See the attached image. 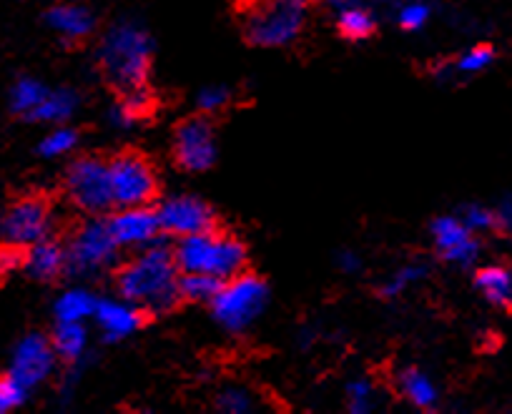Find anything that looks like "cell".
I'll list each match as a JSON object with an SVG mask.
<instances>
[{"mask_svg":"<svg viewBox=\"0 0 512 414\" xmlns=\"http://www.w3.org/2000/svg\"><path fill=\"white\" fill-rule=\"evenodd\" d=\"M78 146V131L68 126H56L38 141V154L43 159H61Z\"/></svg>","mask_w":512,"mask_h":414,"instance_id":"obj_28","label":"cell"},{"mask_svg":"<svg viewBox=\"0 0 512 414\" xmlns=\"http://www.w3.org/2000/svg\"><path fill=\"white\" fill-rule=\"evenodd\" d=\"M425 276H427L425 261H410V264H402L400 269H395L390 276H387V279H384V284L379 287V294H382L384 299L402 297L407 289H412L415 284H420Z\"/></svg>","mask_w":512,"mask_h":414,"instance_id":"obj_26","label":"cell"},{"mask_svg":"<svg viewBox=\"0 0 512 414\" xmlns=\"http://www.w3.org/2000/svg\"><path fill=\"white\" fill-rule=\"evenodd\" d=\"M327 3H334L337 8H342V6H349V3H354V0H327Z\"/></svg>","mask_w":512,"mask_h":414,"instance_id":"obj_38","label":"cell"},{"mask_svg":"<svg viewBox=\"0 0 512 414\" xmlns=\"http://www.w3.org/2000/svg\"><path fill=\"white\" fill-rule=\"evenodd\" d=\"M475 287L492 307H512V271L505 266H485L475 274Z\"/></svg>","mask_w":512,"mask_h":414,"instance_id":"obj_19","label":"cell"},{"mask_svg":"<svg viewBox=\"0 0 512 414\" xmlns=\"http://www.w3.org/2000/svg\"><path fill=\"white\" fill-rule=\"evenodd\" d=\"M118 297L161 317L181 302V269L169 244L156 239L118 269Z\"/></svg>","mask_w":512,"mask_h":414,"instance_id":"obj_1","label":"cell"},{"mask_svg":"<svg viewBox=\"0 0 512 414\" xmlns=\"http://www.w3.org/2000/svg\"><path fill=\"white\" fill-rule=\"evenodd\" d=\"M23 271L36 282H53L63 271H68L66 246L58 244L53 236L28 246L23 251Z\"/></svg>","mask_w":512,"mask_h":414,"instance_id":"obj_16","label":"cell"},{"mask_svg":"<svg viewBox=\"0 0 512 414\" xmlns=\"http://www.w3.org/2000/svg\"><path fill=\"white\" fill-rule=\"evenodd\" d=\"M51 342L56 347L58 359L78 364L88 349V332L83 327V322H56Z\"/></svg>","mask_w":512,"mask_h":414,"instance_id":"obj_22","label":"cell"},{"mask_svg":"<svg viewBox=\"0 0 512 414\" xmlns=\"http://www.w3.org/2000/svg\"><path fill=\"white\" fill-rule=\"evenodd\" d=\"M337 28L349 41H364L374 33V16L367 8L349 3V6L337 8Z\"/></svg>","mask_w":512,"mask_h":414,"instance_id":"obj_25","label":"cell"},{"mask_svg":"<svg viewBox=\"0 0 512 414\" xmlns=\"http://www.w3.org/2000/svg\"><path fill=\"white\" fill-rule=\"evenodd\" d=\"M492 61H495V51H492L490 46H485V43H480V46H472L467 48L465 53H460L450 66L435 68V76L450 78L455 76V73L457 76H477V73H482L485 68H490Z\"/></svg>","mask_w":512,"mask_h":414,"instance_id":"obj_23","label":"cell"},{"mask_svg":"<svg viewBox=\"0 0 512 414\" xmlns=\"http://www.w3.org/2000/svg\"><path fill=\"white\" fill-rule=\"evenodd\" d=\"M397 389L417 409H435L437 402H440L437 384L432 382L430 374L417 367H407L397 374Z\"/></svg>","mask_w":512,"mask_h":414,"instance_id":"obj_18","label":"cell"},{"mask_svg":"<svg viewBox=\"0 0 512 414\" xmlns=\"http://www.w3.org/2000/svg\"><path fill=\"white\" fill-rule=\"evenodd\" d=\"M161 231L174 239L214 229V209L201 196L174 194L159 204Z\"/></svg>","mask_w":512,"mask_h":414,"instance_id":"obj_11","label":"cell"},{"mask_svg":"<svg viewBox=\"0 0 512 414\" xmlns=\"http://www.w3.org/2000/svg\"><path fill=\"white\" fill-rule=\"evenodd\" d=\"M48 88L43 86L38 78L23 76L18 78L16 83L11 86V93H8V103H11V111L18 113L23 118H31V113L46 101Z\"/></svg>","mask_w":512,"mask_h":414,"instance_id":"obj_24","label":"cell"},{"mask_svg":"<svg viewBox=\"0 0 512 414\" xmlns=\"http://www.w3.org/2000/svg\"><path fill=\"white\" fill-rule=\"evenodd\" d=\"M462 219H465V224L470 226L475 234H482V231H490V229H497V219H495V211L487 209V206L482 204H470L462 209Z\"/></svg>","mask_w":512,"mask_h":414,"instance_id":"obj_34","label":"cell"},{"mask_svg":"<svg viewBox=\"0 0 512 414\" xmlns=\"http://www.w3.org/2000/svg\"><path fill=\"white\" fill-rule=\"evenodd\" d=\"M98 66L106 81L118 91L146 86L154 58V41L144 23L123 18L106 28L96 48Z\"/></svg>","mask_w":512,"mask_h":414,"instance_id":"obj_2","label":"cell"},{"mask_svg":"<svg viewBox=\"0 0 512 414\" xmlns=\"http://www.w3.org/2000/svg\"><path fill=\"white\" fill-rule=\"evenodd\" d=\"M231 101L229 88L221 86V83H211V86H204L199 93H196V106L204 113H216Z\"/></svg>","mask_w":512,"mask_h":414,"instance_id":"obj_33","label":"cell"},{"mask_svg":"<svg viewBox=\"0 0 512 414\" xmlns=\"http://www.w3.org/2000/svg\"><path fill=\"white\" fill-rule=\"evenodd\" d=\"M46 23L63 41L78 43L91 36L96 28V16L83 3H56L46 11Z\"/></svg>","mask_w":512,"mask_h":414,"instance_id":"obj_17","label":"cell"},{"mask_svg":"<svg viewBox=\"0 0 512 414\" xmlns=\"http://www.w3.org/2000/svg\"><path fill=\"white\" fill-rule=\"evenodd\" d=\"M269 304V287L254 274H236L221 284L219 294L209 302L211 317L221 329L241 334L254 327Z\"/></svg>","mask_w":512,"mask_h":414,"instance_id":"obj_5","label":"cell"},{"mask_svg":"<svg viewBox=\"0 0 512 414\" xmlns=\"http://www.w3.org/2000/svg\"><path fill=\"white\" fill-rule=\"evenodd\" d=\"M106 118H108V123L116 128V131H128V128H134L136 121H139V116H136V113L131 111V108H128L123 101H118L116 106L108 108Z\"/></svg>","mask_w":512,"mask_h":414,"instance_id":"obj_35","label":"cell"},{"mask_svg":"<svg viewBox=\"0 0 512 414\" xmlns=\"http://www.w3.org/2000/svg\"><path fill=\"white\" fill-rule=\"evenodd\" d=\"M78 111V93L71 88H56V91H48L46 101L31 113L28 121L36 123H48V126H61L63 121L73 118V113Z\"/></svg>","mask_w":512,"mask_h":414,"instance_id":"obj_21","label":"cell"},{"mask_svg":"<svg viewBox=\"0 0 512 414\" xmlns=\"http://www.w3.org/2000/svg\"><path fill=\"white\" fill-rule=\"evenodd\" d=\"M98 302L101 299L93 297L88 289L71 287L56 299L53 314H56V322H86V319H91L96 314Z\"/></svg>","mask_w":512,"mask_h":414,"instance_id":"obj_20","label":"cell"},{"mask_svg":"<svg viewBox=\"0 0 512 414\" xmlns=\"http://www.w3.org/2000/svg\"><path fill=\"white\" fill-rule=\"evenodd\" d=\"M495 219H497V229H500L502 234L512 236V196H507V199L500 201V206L495 209Z\"/></svg>","mask_w":512,"mask_h":414,"instance_id":"obj_36","label":"cell"},{"mask_svg":"<svg viewBox=\"0 0 512 414\" xmlns=\"http://www.w3.org/2000/svg\"><path fill=\"white\" fill-rule=\"evenodd\" d=\"M118 251H121V244L113 236L108 219L91 216L68 236V274L78 276V279L101 274L108 266H113V261L118 259Z\"/></svg>","mask_w":512,"mask_h":414,"instance_id":"obj_6","label":"cell"},{"mask_svg":"<svg viewBox=\"0 0 512 414\" xmlns=\"http://www.w3.org/2000/svg\"><path fill=\"white\" fill-rule=\"evenodd\" d=\"M31 392V387H26L21 379L11 377V374L6 372V377L0 379V412L8 414L13 412V409L23 407V404L28 402V394Z\"/></svg>","mask_w":512,"mask_h":414,"instance_id":"obj_32","label":"cell"},{"mask_svg":"<svg viewBox=\"0 0 512 414\" xmlns=\"http://www.w3.org/2000/svg\"><path fill=\"white\" fill-rule=\"evenodd\" d=\"M307 16L309 0H251L241 26L251 46L282 48L297 41Z\"/></svg>","mask_w":512,"mask_h":414,"instance_id":"obj_3","label":"cell"},{"mask_svg":"<svg viewBox=\"0 0 512 414\" xmlns=\"http://www.w3.org/2000/svg\"><path fill=\"white\" fill-rule=\"evenodd\" d=\"M63 194L68 204L88 216H101L103 211L113 209V186L108 161L96 156H81L73 161L63 176Z\"/></svg>","mask_w":512,"mask_h":414,"instance_id":"obj_7","label":"cell"},{"mask_svg":"<svg viewBox=\"0 0 512 414\" xmlns=\"http://www.w3.org/2000/svg\"><path fill=\"white\" fill-rule=\"evenodd\" d=\"M108 226L121 249H144L164 234L159 211L149 206H118L116 214L108 216Z\"/></svg>","mask_w":512,"mask_h":414,"instance_id":"obj_14","label":"cell"},{"mask_svg":"<svg viewBox=\"0 0 512 414\" xmlns=\"http://www.w3.org/2000/svg\"><path fill=\"white\" fill-rule=\"evenodd\" d=\"M221 284L224 282L219 276L201 274V271H181V297L186 302L209 304L219 294Z\"/></svg>","mask_w":512,"mask_h":414,"instance_id":"obj_27","label":"cell"},{"mask_svg":"<svg viewBox=\"0 0 512 414\" xmlns=\"http://www.w3.org/2000/svg\"><path fill=\"white\" fill-rule=\"evenodd\" d=\"M116 206H149L159 194V176L141 154H118L108 161Z\"/></svg>","mask_w":512,"mask_h":414,"instance_id":"obj_9","label":"cell"},{"mask_svg":"<svg viewBox=\"0 0 512 414\" xmlns=\"http://www.w3.org/2000/svg\"><path fill=\"white\" fill-rule=\"evenodd\" d=\"M53 206L41 196H26V199L13 201L3 214L0 234L6 246L26 251L28 246L48 239L53 231Z\"/></svg>","mask_w":512,"mask_h":414,"instance_id":"obj_8","label":"cell"},{"mask_svg":"<svg viewBox=\"0 0 512 414\" xmlns=\"http://www.w3.org/2000/svg\"><path fill=\"white\" fill-rule=\"evenodd\" d=\"M337 266L339 271H344V274H357V271L362 269V259H359L354 251H339Z\"/></svg>","mask_w":512,"mask_h":414,"instance_id":"obj_37","label":"cell"},{"mask_svg":"<svg viewBox=\"0 0 512 414\" xmlns=\"http://www.w3.org/2000/svg\"><path fill=\"white\" fill-rule=\"evenodd\" d=\"M174 254L181 271H201V274L219 276L221 282L241 274L246 264L244 244L214 229L179 239Z\"/></svg>","mask_w":512,"mask_h":414,"instance_id":"obj_4","label":"cell"},{"mask_svg":"<svg viewBox=\"0 0 512 414\" xmlns=\"http://www.w3.org/2000/svg\"><path fill=\"white\" fill-rule=\"evenodd\" d=\"M377 407V387L369 379L359 377L347 384V409L354 414H369Z\"/></svg>","mask_w":512,"mask_h":414,"instance_id":"obj_29","label":"cell"},{"mask_svg":"<svg viewBox=\"0 0 512 414\" xmlns=\"http://www.w3.org/2000/svg\"><path fill=\"white\" fill-rule=\"evenodd\" d=\"M214 404H216V409L224 414H249L256 409L254 394L244 387H236V384L234 387L221 389V392L216 394Z\"/></svg>","mask_w":512,"mask_h":414,"instance_id":"obj_30","label":"cell"},{"mask_svg":"<svg viewBox=\"0 0 512 414\" xmlns=\"http://www.w3.org/2000/svg\"><path fill=\"white\" fill-rule=\"evenodd\" d=\"M432 18V8L427 6L425 0H402L400 6H397V26L402 31L417 33L430 23Z\"/></svg>","mask_w":512,"mask_h":414,"instance_id":"obj_31","label":"cell"},{"mask_svg":"<svg viewBox=\"0 0 512 414\" xmlns=\"http://www.w3.org/2000/svg\"><path fill=\"white\" fill-rule=\"evenodd\" d=\"M93 319H96L98 329H101L108 342H121V339L139 332L141 324H144V309L123 297L101 299Z\"/></svg>","mask_w":512,"mask_h":414,"instance_id":"obj_15","label":"cell"},{"mask_svg":"<svg viewBox=\"0 0 512 414\" xmlns=\"http://www.w3.org/2000/svg\"><path fill=\"white\" fill-rule=\"evenodd\" d=\"M432 241L442 259L455 266H470L480 256L477 234L465 224L462 216H440L432 221Z\"/></svg>","mask_w":512,"mask_h":414,"instance_id":"obj_13","label":"cell"},{"mask_svg":"<svg viewBox=\"0 0 512 414\" xmlns=\"http://www.w3.org/2000/svg\"><path fill=\"white\" fill-rule=\"evenodd\" d=\"M58 352L53 347L51 337H43V334H26L21 342L13 347L11 362H8V374L16 379H21L26 387L36 389L43 382H48V377L56 369Z\"/></svg>","mask_w":512,"mask_h":414,"instance_id":"obj_12","label":"cell"},{"mask_svg":"<svg viewBox=\"0 0 512 414\" xmlns=\"http://www.w3.org/2000/svg\"><path fill=\"white\" fill-rule=\"evenodd\" d=\"M219 144H216V131L209 118L196 116L186 118L174 133V161L179 169L189 174H201L216 164Z\"/></svg>","mask_w":512,"mask_h":414,"instance_id":"obj_10","label":"cell"}]
</instances>
